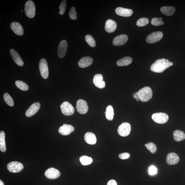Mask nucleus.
<instances>
[{
	"instance_id": "obj_28",
	"label": "nucleus",
	"mask_w": 185,
	"mask_h": 185,
	"mask_svg": "<svg viewBox=\"0 0 185 185\" xmlns=\"http://www.w3.org/2000/svg\"><path fill=\"white\" fill-rule=\"evenodd\" d=\"M105 114L108 120L112 121L113 120L114 113L113 108L112 105H108L107 106Z\"/></svg>"
},
{
	"instance_id": "obj_27",
	"label": "nucleus",
	"mask_w": 185,
	"mask_h": 185,
	"mask_svg": "<svg viewBox=\"0 0 185 185\" xmlns=\"http://www.w3.org/2000/svg\"><path fill=\"white\" fill-rule=\"evenodd\" d=\"M5 134L4 132L1 131L0 132V150L3 152L6 150L5 143Z\"/></svg>"
},
{
	"instance_id": "obj_32",
	"label": "nucleus",
	"mask_w": 185,
	"mask_h": 185,
	"mask_svg": "<svg viewBox=\"0 0 185 185\" xmlns=\"http://www.w3.org/2000/svg\"><path fill=\"white\" fill-rule=\"evenodd\" d=\"M145 146L152 153L154 154L156 153L157 150V146L153 142H149L145 145Z\"/></svg>"
},
{
	"instance_id": "obj_39",
	"label": "nucleus",
	"mask_w": 185,
	"mask_h": 185,
	"mask_svg": "<svg viewBox=\"0 0 185 185\" xmlns=\"http://www.w3.org/2000/svg\"><path fill=\"white\" fill-rule=\"evenodd\" d=\"M130 155L129 153H123L119 155V157L122 159H129Z\"/></svg>"
},
{
	"instance_id": "obj_29",
	"label": "nucleus",
	"mask_w": 185,
	"mask_h": 185,
	"mask_svg": "<svg viewBox=\"0 0 185 185\" xmlns=\"http://www.w3.org/2000/svg\"><path fill=\"white\" fill-rule=\"evenodd\" d=\"M15 84L17 87L21 90L27 91L28 90L29 87L28 85L21 81H16Z\"/></svg>"
},
{
	"instance_id": "obj_36",
	"label": "nucleus",
	"mask_w": 185,
	"mask_h": 185,
	"mask_svg": "<svg viewBox=\"0 0 185 185\" xmlns=\"http://www.w3.org/2000/svg\"><path fill=\"white\" fill-rule=\"evenodd\" d=\"M67 6V1L64 0L61 2L59 8L60 9L59 14L60 15H63L65 13Z\"/></svg>"
},
{
	"instance_id": "obj_6",
	"label": "nucleus",
	"mask_w": 185,
	"mask_h": 185,
	"mask_svg": "<svg viewBox=\"0 0 185 185\" xmlns=\"http://www.w3.org/2000/svg\"><path fill=\"white\" fill-rule=\"evenodd\" d=\"M61 111L62 113L66 116H70L73 114L74 112L73 106L68 101H65L60 106Z\"/></svg>"
},
{
	"instance_id": "obj_45",
	"label": "nucleus",
	"mask_w": 185,
	"mask_h": 185,
	"mask_svg": "<svg viewBox=\"0 0 185 185\" xmlns=\"http://www.w3.org/2000/svg\"><path fill=\"white\" fill-rule=\"evenodd\" d=\"M132 95H134V93H132Z\"/></svg>"
},
{
	"instance_id": "obj_22",
	"label": "nucleus",
	"mask_w": 185,
	"mask_h": 185,
	"mask_svg": "<svg viewBox=\"0 0 185 185\" xmlns=\"http://www.w3.org/2000/svg\"><path fill=\"white\" fill-rule=\"evenodd\" d=\"M116 23L113 20H108L106 21L105 25V30L108 33H112L116 30L117 28Z\"/></svg>"
},
{
	"instance_id": "obj_16",
	"label": "nucleus",
	"mask_w": 185,
	"mask_h": 185,
	"mask_svg": "<svg viewBox=\"0 0 185 185\" xmlns=\"http://www.w3.org/2000/svg\"><path fill=\"white\" fill-rule=\"evenodd\" d=\"M40 106L41 105L39 102L35 103L32 104L29 109L27 110L25 115L28 117L34 115L39 111Z\"/></svg>"
},
{
	"instance_id": "obj_4",
	"label": "nucleus",
	"mask_w": 185,
	"mask_h": 185,
	"mask_svg": "<svg viewBox=\"0 0 185 185\" xmlns=\"http://www.w3.org/2000/svg\"><path fill=\"white\" fill-rule=\"evenodd\" d=\"M152 118L155 122L163 124L168 122L169 119V116L163 112H158L153 114Z\"/></svg>"
},
{
	"instance_id": "obj_19",
	"label": "nucleus",
	"mask_w": 185,
	"mask_h": 185,
	"mask_svg": "<svg viewBox=\"0 0 185 185\" xmlns=\"http://www.w3.org/2000/svg\"><path fill=\"white\" fill-rule=\"evenodd\" d=\"M93 59L91 57L86 56L83 57L78 62V66L81 68H86L90 66L93 63Z\"/></svg>"
},
{
	"instance_id": "obj_25",
	"label": "nucleus",
	"mask_w": 185,
	"mask_h": 185,
	"mask_svg": "<svg viewBox=\"0 0 185 185\" xmlns=\"http://www.w3.org/2000/svg\"><path fill=\"white\" fill-rule=\"evenodd\" d=\"M132 61V59L131 57H126L117 61V64L119 66H125L130 64Z\"/></svg>"
},
{
	"instance_id": "obj_2",
	"label": "nucleus",
	"mask_w": 185,
	"mask_h": 185,
	"mask_svg": "<svg viewBox=\"0 0 185 185\" xmlns=\"http://www.w3.org/2000/svg\"><path fill=\"white\" fill-rule=\"evenodd\" d=\"M137 92L140 100L144 102L149 101L152 97V91L149 87H145L140 89Z\"/></svg>"
},
{
	"instance_id": "obj_43",
	"label": "nucleus",
	"mask_w": 185,
	"mask_h": 185,
	"mask_svg": "<svg viewBox=\"0 0 185 185\" xmlns=\"http://www.w3.org/2000/svg\"><path fill=\"white\" fill-rule=\"evenodd\" d=\"M136 100H137V101H139L140 100V99L139 98H138L137 99H136Z\"/></svg>"
},
{
	"instance_id": "obj_10",
	"label": "nucleus",
	"mask_w": 185,
	"mask_h": 185,
	"mask_svg": "<svg viewBox=\"0 0 185 185\" xmlns=\"http://www.w3.org/2000/svg\"><path fill=\"white\" fill-rule=\"evenodd\" d=\"M76 109L78 113L81 114H86L89 110L88 104L84 100H78L76 102Z\"/></svg>"
},
{
	"instance_id": "obj_14",
	"label": "nucleus",
	"mask_w": 185,
	"mask_h": 185,
	"mask_svg": "<svg viewBox=\"0 0 185 185\" xmlns=\"http://www.w3.org/2000/svg\"><path fill=\"white\" fill-rule=\"evenodd\" d=\"M128 37L126 35H121L117 36L113 40L112 43L114 45L120 46L123 45L127 42Z\"/></svg>"
},
{
	"instance_id": "obj_30",
	"label": "nucleus",
	"mask_w": 185,
	"mask_h": 185,
	"mask_svg": "<svg viewBox=\"0 0 185 185\" xmlns=\"http://www.w3.org/2000/svg\"><path fill=\"white\" fill-rule=\"evenodd\" d=\"M80 161L82 164L84 166L90 165L93 162V159L91 157L86 156L81 157Z\"/></svg>"
},
{
	"instance_id": "obj_42",
	"label": "nucleus",
	"mask_w": 185,
	"mask_h": 185,
	"mask_svg": "<svg viewBox=\"0 0 185 185\" xmlns=\"http://www.w3.org/2000/svg\"><path fill=\"white\" fill-rule=\"evenodd\" d=\"M0 185H4V182L1 180H0Z\"/></svg>"
},
{
	"instance_id": "obj_17",
	"label": "nucleus",
	"mask_w": 185,
	"mask_h": 185,
	"mask_svg": "<svg viewBox=\"0 0 185 185\" xmlns=\"http://www.w3.org/2000/svg\"><path fill=\"white\" fill-rule=\"evenodd\" d=\"M180 160L178 155L174 153H169L167 155L166 163L170 165L177 164Z\"/></svg>"
},
{
	"instance_id": "obj_20",
	"label": "nucleus",
	"mask_w": 185,
	"mask_h": 185,
	"mask_svg": "<svg viewBox=\"0 0 185 185\" xmlns=\"http://www.w3.org/2000/svg\"><path fill=\"white\" fill-rule=\"evenodd\" d=\"M115 12L118 15L124 17H130L133 14L132 10L121 7L117 8L115 10Z\"/></svg>"
},
{
	"instance_id": "obj_15",
	"label": "nucleus",
	"mask_w": 185,
	"mask_h": 185,
	"mask_svg": "<svg viewBox=\"0 0 185 185\" xmlns=\"http://www.w3.org/2000/svg\"><path fill=\"white\" fill-rule=\"evenodd\" d=\"M74 128L71 125L64 124L62 126L59 127V132L63 135H69L71 132H73Z\"/></svg>"
},
{
	"instance_id": "obj_11",
	"label": "nucleus",
	"mask_w": 185,
	"mask_h": 185,
	"mask_svg": "<svg viewBox=\"0 0 185 185\" xmlns=\"http://www.w3.org/2000/svg\"><path fill=\"white\" fill-rule=\"evenodd\" d=\"M46 177L50 179H55L60 177L61 173L58 170L50 168L46 170L45 173Z\"/></svg>"
},
{
	"instance_id": "obj_33",
	"label": "nucleus",
	"mask_w": 185,
	"mask_h": 185,
	"mask_svg": "<svg viewBox=\"0 0 185 185\" xmlns=\"http://www.w3.org/2000/svg\"><path fill=\"white\" fill-rule=\"evenodd\" d=\"M86 41L91 47H95L96 46V42L92 36L90 35H87L85 37Z\"/></svg>"
},
{
	"instance_id": "obj_34",
	"label": "nucleus",
	"mask_w": 185,
	"mask_h": 185,
	"mask_svg": "<svg viewBox=\"0 0 185 185\" xmlns=\"http://www.w3.org/2000/svg\"><path fill=\"white\" fill-rule=\"evenodd\" d=\"M149 20L146 18H142L139 19L137 21V25L138 27H142L145 26L148 24Z\"/></svg>"
},
{
	"instance_id": "obj_41",
	"label": "nucleus",
	"mask_w": 185,
	"mask_h": 185,
	"mask_svg": "<svg viewBox=\"0 0 185 185\" xmlns=\"http://www.w3.org/2000/svg\"><path fill=\"white\" fill-rule=\"evenodd\" d=\"M133 97L134 98L137 99L139 98L138 96V92H135V94L133 95Z\"/></svg>"
},
{
	"instance_id": "obj_37",
	"label": "nucleus",
	"mask_w": 185,
	"mask_h": 185,
	"mask_svg": "<svg viewBox=\"0 0 185 185\" xmlns=\"http://www.w3.org/2000/svg\"><path fill=\"white\" fill-rule=\"evenodd\" d=\"M69 16L71 19L76 20L77 19V13L76 11L75 7H72L70 10Z\"/></svg>"
},
{
	"instance_id": "obj_40",
	"label": "nucleus",
	"mask_w": 185,
	"mask_h": 185,
	"mask_svg": "<svg viewBox=\"0 0 185 185\" xmlns=\"http://www.w3.org/2000/svg\"><path fill=\"white\" fill-rule=\"evenodd\" d=\"M107 185H117V184L115 180H111L108 182Z\"/></svg>"
},
{
	"instance_id": "obj_31",
	"label": "nucleus",
	"mask_w": 185,
	"mask_h": 185,
	"mask_svg": "<svg viewBox=\"0 0 185 185\" xmlns=\"http://www.w3.org/2000/svg\"><path fill=\"white\" fill-rule=\"evenodd\" d=\"M4 99L6 104L11 107L14 106V101L9 94L6 93L4 95Z\"/></svg>"
},
{
	"instance_id": "obj_7",
	"label": "nucleus",
	"mask_w": 185,
	"mask_h": 185,
	"mask_svg": "<svg viewBox=\"0 0 185 185\" xmlns=\"http://www.w3.org/2000/svg\"><path fill=\"white\" fill-rule=\"evenodd\" d=\"M131 126L129 123L124 122L119 126L118 132L119 135L122 137H126L130 134Z\"/></svg>"
},
{
	"instance_id": "obj_23",
	"label": "nucleus",
	"mask_w": 185,
	"mask_h": 185,
	"mask_svg": "<svg viewBox=\"0 0 185 185\" xmlns=\"http://www.w3.org/2000/svg\"><path fill=\"white\" fill-rule=\"evenodd\" d=\"M85 141L87 143L90 145H94L96 143L97 139L95 134L91 132H88L84 135Z\"/></svg>"
},
{
	"instance_id": "obj_12",
	"label": "nucleus",
	"mask_w": 185,
	"mask_h": 185,
	"mask_svg": "<svg viewBox=\"0 0 185 185\" xmlns=\"http://www.w3.org/2000/svg\"><path fill=\"white\" fill-rule=\"evenodd\" d=\"M67 42L65 40H63L60 42L57 50L59 58H62L64 57L67 52Z\"/></svg>"
},
{
	"instance_id": "obj_8",
	"label": "nucleus",
	"mask_w": 185,
	"mask_h": 185,
	"mask_svg": "<svg viewBox=\"0 0 185 185\" xmlns=\"http://www.w3.org/2000/svg\"><path fill=\"white\" fill-rule=\"evenodd\" d=\"M163 34L161 31L155 32L150 34L146 39V41L148 43L153 44L160 41L163 37Z\"/></svg>"
},
{
	"instance_id": "obj_24",
	"label": "nucleus",
	"mask_w": 185,
	"mask_h": 185,
	"mask_svg": "<svg viewBox=\"0 0 185 185\" xmlns=\"http://www.w3.org/2000/svg\"><path fill=\"white\" fill-rule=\"evenodd\" d=\"M161 11L166 15L170 16L173 14L176 11V8L171 6H164L161 8Z\"/></svg>"
},
{
	"instance_id": "obj_3",
	"label": "nucleus",
	"mask_w": 185,
	"mask_h": 185,
	"mask_svg": "<svg viewBox=\"0 0 185 185\" xmlns=\"http://www.w3.org/2000/svg\"><path fill=\"white\" fill-rule=\"evenodd\" d=\"M25 12L26 16L30 18H33L35 14V4L32 1H28L25 3Z\"/></svg>"
},
{
	"instance_id": "obj_38",
	"label": "nucleus",
	"mask_w": 185,
	"mask_h": 185,
	"mask_svg": "<svg viewBox=\"0 0 185 185\" xmlns=\"http://www.w3.org/2000/svg\"><path fill=\"white\" fill-rule=\"evenodd\" d=\"M148 172L150 175H156L157 173V168L154 166H151L149 169Z\"/></svg>"
},
{
	"instance_id": "obj_5",
	"label": "nucleus",
	"mask_w": 185,
	"mask_h": 185,
	"mask_svg": "<svg viewBox=\"0 0 185 185\" xmlns=\"http://www.w3.org/2000/svg\"><path fill=\"white\" fill-rule=\"evenodd\" d=\"M39 69L42 77L47 79L49 76L48 64L45 59L42 58L39 62Z\"/></svg>"
},
{
	"instance_id": "obj_13",
	"label": "nucleus",
	"mask_w": 185,
	"mask_h": 185,
	"mask_svg": "<svg viewBox=\"0 0 185 185\" xmlns=\"http://www.w3.org/2000/svg\"><path fill=\"white\" fill-rule=\"evenodd\" d=\"M93 82L95 86L99 89H103L105 86V82L103 81V77L101 74H96L94 76Z\"/></svg>"
},
{
	"instance_id": "obj_21",
	"label": "nucleus",
	"mask_w": 185,
	"mask_h": 185,
	"mask_svg": "<svg viewBox=\"0 0 185 185\" xmlns=\"http://www.w3.org/2000/svg\"><path fill=\"white\" fill-rule=\"evenodd\" d=\"M10 27L15 34L19 36L22 35L24 31L20 23L18 22H12L10 24Z\"/></svg>"
},
{
	"instance_id": "obj_35",
	"label": "nucleus",
	"mask_w": 185,
	"mask_h": 185,
	"mask_svg": "<svg viewBox=\"0 0 185 185\" xmlns=\"http://www.w3.org/2000/svg\"><path fill=\"white\" fill-rule=\"evenodd\" d=\"M162 18H153L151 21V24L154 26H158L159 25H162L164 24V22H163Z\"/></svg>"
},
{
	"instance_id": "obj_26",
	"label": "nucleus",
	"mask_w": 185,
	"mask_h": 185,
	"mask_svg": "<svg viewBox=\"0 0 185 185\" xmlns=\"http://www.w3.org/2000/svg\"><path fill=\"white\" fill-rule=\"evenodd\" d=\"M173 135L174 140L176 142L181 141L185 139V134L182 131L176 130L173 132Z\"/></svg>"
},
{
	"instance_id": "obj_18",
	"label": "nucleus",
	"mask_w": 185,
	"mask_h": 185,
	"mask_svg": "<svg viewBox=\"0 0 185 185\" xmlns=\"http://www.w3.org/2000/svg\"><path fill=\"white\" fill-rule=\"evenodd\" d=\"M10 53L13 60L17 65L21 67H22L24 65V63L22 59L15 50L13 49H11L10 50Z\"/></svg>"
},
{
	"instance_id": "obj_1",
	"label": "nucleus",
	"mask_w": 185,
	"mask_h": 185,
	"mask_svg": "<svg viewBox=\"0 0 185 185\" xmlns=\"http://www.w3.org/2000/svg\"><path fill=\"white\" fill-rule=\"evenodd\" d=\"M173 65V63L167 61L165 58L158 59L151 66L150 69L156 73H160L164 71L166 69Z\"/></svg>"
},
{
	"instance_id": "obj_44",
	"label": "nucleus",
	"mask_w": 185,
	"mask_h": 185,
	"mask_svg": "<svg viewBox=\"0 0 185 185\" xmlns=\"http://www.w3.org/2000/svg\"><path fill=\"white\" fill-rule=\"evenodd\" d=\"M167 61H169V60H168V59H167V60H166Z\"/></svg>"
},
{
	"instance_id": "obj_9",
	"label": "nucleus",
	"mask_w": 185,
	"mask_h": 185,
	"mask_svg": "<svg viewBox=\"0 0 185 185\" xmlns=\"http://www.w3.org/2000/svg\"><path fill=\"white\" fill-rule=\"evenodd\" d=\"M22 163L18 161H12L8 163L7 169L10 172L12 173H18L22 171L23 169Z\"/></svg>"
}]
</instances>
